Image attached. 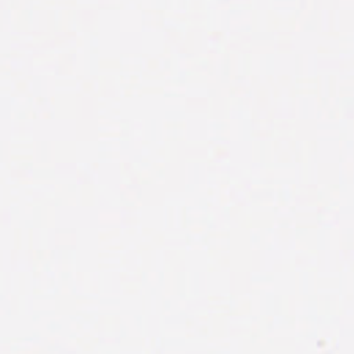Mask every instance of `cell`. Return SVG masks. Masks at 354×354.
I'll return each instance as SVG.
<instances>
[]
</instances>
